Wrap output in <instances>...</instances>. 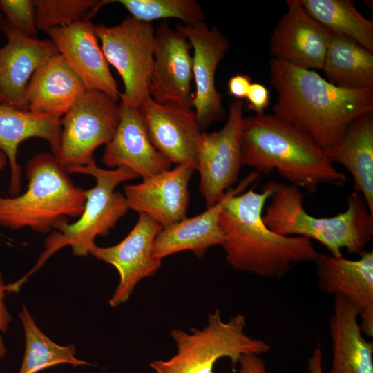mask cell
<instances>
[{
  "mask_svg": "<svg viewBox=\"0 0 373 373\" xmlns=\"http://www.w3.org/2000/svg\"><path fill=\"white\" fill-rule=\"evenodd\" d=\"M269 71L278 93L273 114L307 133L325 152L339 142L354 119L373 113V88H341L315 70L274 58Z\"/></svg>",
  "mask_w": 373,
  "mask_h": 373,
  "instance_id": "obj_1",
  "label": "cell"
},
{
  "mask_svg": "<svg viewBox=\"0 0 373 373\" xmlns=\"http://www.w3.org/2000/svg\"><path fill=\"white\" fill-rule=\"evenodd\" d=\"M271 193L269 182L261 193L252 187L231 196L221 209L219 226L225 236L222 245L225 260L231 267L264 278L280 279L294 265L314 262L319 252L312 240L279 235L265 225L262 213Z\"/></svg>",
  "mask_w": 373,
  "mask_h": 373,
  "instance_id": "obj_2",
  "label": "cell"
},
{
  "mask_svg": "<svg viewBox=\"0 0 373 373\" xmlns=\"http://www.w3.org/2000/svg\"><path fill=\"white\" fill-rule=\"evenodd\" d=\"M240 151L242 166L258 173L276 171L290 184L311 193L321 184L342 186L347 180L311 137L274 114L243 118Z\"/></svg>",
  "mask_w": 373,
  "mask_h": 373,
  "instance_id": "obj_3",
  "label": "cell"
},
{
  "mask_svg": "<svg viewBox=\"0 0 373 373\" xmlns=\"http://www.w3.org/2000/svg\"><path fill=\"white\" fill-rule=\"evenodd\" d=\"M272 193L262 213L265 225L285 236H303L324 245L330 254L343 256L341 249L361 255L373 236V215L362 195L355 191L347 198V209L332 217L317 218L304 207L300 189L284 182H269Z\"/></svg>",
  "mask_w": 373,
  "mask_h": 373,
  "instance_id": "obj_4",
  "label": "cell"
},
{
  "mask_svg": "<svg viewBox=\"0 0 373 373\" xmlns=\"http://www.w3.org/2000/svg\"><path fill=\"white\" fill-rule=\"evenodd\" d=\"M26 173L28 184L23 193L0 197L1 227L45 233L68 217L80 216L86 190L73 184L52 153L35 154L26 164Z\"/></svg>",
  "mask_w": 373,
  "mask_h": 373,
  "instance_id": "obj_5",
  "label": "cell"
},
{
  "mask_svg": "<svg viewBox=\"0 0 373 373\" xmlns=\"http://www.w3.org/2000/svg\"><path fill=\"white\" fill-rule=\"evenodd\" d=\"M68 173L92 175L95 179V185L86 190V200L79 219L71 224L67 223V220L60 222L55 227L56 230L45 240L46 250L30 273L67 245L71 247L75 256L88 255L95 244V239L106 236L128 210L124 195L115 191V187L123 182L138 178L126 168L104 169L96 165L95 162L71 169Z\"/></svg>",
  "mask_w": 373,
  "mask_h": 373,
  "instance_id": "obj_6",
  "label": "cell"
},
{
  "mask_svg": "<svg viewBox=\"0 0 373 373\" xmlns=\"http://www.w3.org/2000/svg\"><path fill=\"white\" fill-rule=\"evenodd\" d=\"M245 327L244 315L224 321L220 310L216 309L208 314L202 329L191 328L190 333L171 331L177 352L169 359L151 362L150 366L155 373H213L214 365L222 358H230L234 367L243 354L267 353L270 345L246 334Z\"/></svg>",
  "mask_w": 373,
  "mask_h": 373,
  "instance_id": "obj_7",
  "label": "cell"
},
{
  "mask_svg": "<svg viewBox=\"0 0 373 373\" xmlns=\"http://www.w3.org/2000/svg\"><path fill=\"white\" fill-rule=\"evenodd\" d=\"M95 32L107 62L115 68L124 83L120 102L139 109L151 97L149 86L155 46L152 23L128 17L112 26L95 25Z\"/></svg>",
  "mask_w": 373,
  "mask_h": 373,
  "instance_id": "obj_8",
  "label": "cell"
},
{
  "mask_svg": "<svg viewBox=\"0 0 373 373\" xmlns=\"http://www.w3.org/2000/svg\"><path fill=\"white\" fill-rule=\"evenodd\" d=\"M120 119L117 102L96 90H86L61 119L57 159L68 172L95 162V150L113 137Z\"/></svg>",
  "mask_w": 373,
  "mask_h": 373,
  "instance_id": "obj_9",
  "label": "cell"
},
{
  "mask_svg": "<svg viewBox=\"0 0 373 373\" xmlns=\"http://www.w3.org/2000/svg\"><path fill=\"white\" fill-rule=\"evenodd\" d=\"M243 118V102L236 99L229 106L223 127L202 133L195 170L200 173L198 190L207 209L216 204L238 180L242 166L240 137Z\"/></svg>",
  "mask_w": 373,
  "mask_h": 373,
  "instance_id": "obj_10",
  "label": "cell"
},
{
  "mask_svg": "<svg viewBox=\"0 0 373 373\" xmlns=\"http://www.w3.org/2000/svg\"><path fill=\"white\" fill-rule=\"evenodd\" d=\"M162 229L149 216L138 213L136 224L119 243L106 247L95 244L91 248L89 254L113 265L119 273V283L108 301L111 307L126 303L137 283L153 276L160 268L162 260L152 256V248Z\"/></svg>",
  "mask_w": 373,
  "mask_h": 373,
  "instance_id": "obj_11",
  "label": "cell"
},
{
  "mask_svg": "<svg viewBox=\"0 0 373 373\" xmlns=\"http://www.w3.org/2000/svg\"><path fill=\"white\" fill-rule=\"evenodd\" d=\"M193 49V79L195 91L193 108L202 130L213 122L222 120L226 111L222 105V95L216 86V72L229 49L224 35L216 26L205 22L193 25H177Z\"/></svg>",
  "mask_w": 373,
  "mask_h": 373,
  "instance_id": "obj_12",
  "label": "cell"
},
{
  "mask_svg": "<svg viewBox=\"0 0 373 373\" xmlns=\"http://www.w3.org/2000/svg\"><path fill=\"white\" fill-rule=\"evenodd\" d=\"M149 138L171 164L196 168L203 130L195 111L175 104H162L151 97L139 108Z\"/></svg>",
  "mask_w": 373,
  "mask_h": 373,
  "instance_id": "obj_13",
  "label": "cell"
},
{
  "mask_svg": "<svg viewBox=\"0 0 373 373\" xmlns=\"http://www.w3.org/2000/svg\"><path fill=\"white\" fill-rule=\"evenodd\" d=\"M154 61L149 90L162 104H175L193 108L191 45L178 29L162 23L155 30Z\"/></svg>",
  "mask_w": 373,
  "mask_h": 373,
  "instance_id": "obj_14",
  "label": "cell"
},
{
  "mask_svg": "<svg viewBox=\"0 0 373 373\" xmlns=\"http://www.w3.org/2000/svg\"><path fill=\"white\" fill-rule=\"evenodd\" d=\"M286 3L287 10L271 34V58L300 68L322 70L332 32L313 19L298 0Z\"/></svg>",
  "mask_w": 373,
  "mask_h": 373,
  "instance_id": "obj_15",
  "label": "cell"
},
{
  "mask_svg": "<svg viewBox=\"0 0 373 373\" xmlns=\"http://www.w3.org/2000/svg\"><path fill=\"white\" fill-rule=\"evenodd\" d=\"M358 260L318 253L314 260L318 285L327 294L341 295L358 310L361 332L373 336V252Z\"/></svg>",
  "mask_w": 373,
  "mask_h": 373,
  "instance_id": "obj_16",
  "label": "cell"
},
{
  "mask_svg": "<svg viewBox=\"0 0 373 373\" xmlns=\"http://www.w3.org/2000/svg\"><path fill=\"white\" fill-rule=\"evenodd\" d=\"M86 89L101 91L118 102L121 93L113 77L90 19L46 31Z\"/></svg>",
  "mask_w": 373,
  "mask_h": 373,
  "instance_id": "obj_17",
  "label": "cell"
},
{
  "mask_svg": "<svg viewBox=\"0 0 373 373\" xmlns=\"http://www.w3.org/2000/svg\"><path fill=\"white\" fill-rule=\"evenodd\" d=\"M1 29L7 41L0 48V104L27 111V87L33 73L59 51L50 39L26 36L4 18Z\"/></svg>",
  "mask_w": 373,
  "mask_h": 373,
  "instance_id": "obj_18",
  "label": "cell"
},
{
  "mask_svg": "<svg viewBox=\"0 0 373 373\" xmlns=\"http://www.w3.org/2000/svg\"><path fill=\"white\" fill-rule=\"evenodd\" d=\"M195 169L177 165L141 183L124 186L128 209L144 213L163 228L186 218L189 203V184Z\"/></svg>",
  "mask_w": 373,
  "mask_h": 373,
  "instance_id": "obj_19",
  "label": "cell"
},
{
  "mask_svg": "<svg viewBox=\"0 0 373 373\" xmlns=\"http://www.w3.org/2000/svg\"><path fill=\"white\" fill-rule=\"evenodd\" d=\"M119 104L120 119L113 137L105 145L104 165L126 168L142 180L170 169L172 164L151 144L139 109Z\"/></svg>",
  "mask_w": 373,
  "mask_h": 373,
  "instance_id": "obj_20",
  "label": "cell"
},
{
  "mask_svg": "<svg viewBox=\"0 0 373 373\" xmlns=\"http://www.w3.org/2000/svg\"><path fill=\"white\" fill-rule=\"evenodd\" d=\"M259 175L255 171L250 173L236 188H230L214 206L194 217H186L163 228L153 241L152 256L162 260L173 254L189 250L201 258L209 247L222 246L225 236L219 226V217L224 202L231 196L244 192L258 180Z\"/></svg>",
  "mask_w": 373,
  "mask_h": 373,
  "instance_id": "obj_21",
  "label": "cell"
},
{
  "mask_svg": "<svg viewBox=\"0 0 373 373\" xmlns=\"http://www.w3.org/2000/svg\"><path fill=\"white\" fill-rule=\"evenodd\" d=\"M61 128L60 117L0 104V151L6 155L10 166V196L19 195L21 189L22 169L17 159L19 144L32 137L44 139L57 157Z\"/></svg>",
  "mask_w": 373,
  "mask_h": 373,
  "instance_id": "obj_22",
  "label": "cell"
},
{
  "mask_svg": "<svg viewBox=\"0 0 373 373\" xmlns=\"http://www.w3.org/2000/svg\"><path fill=\"white\" fill-rule=\"evenodd\" d=\"M86 90L82 79L59 52L33 73L27 87V111L61 117Z\"/></svg>",
  "mask_w": 373,
  "mask_h": 373,
  "instance_id": "obj_23",
  "label": "cell"
},
{
  "mask_svg": "<svg viewBox=\"0 0 373 373\" xmlns=\"http://www.w3.org/2000/svg\"><path fill=\"white\" fill-rule=\"evenodd\" d=\"M357 309L335 295L329 321L332 361L328 373H373V343L361 332Z\"/></svg>",
  "mask_w": 373,
  "mask_h": 373,
  "instance_id": "obj_24",
  "label": "cell"
},
{
  "mask_svg": "<svg viewBox=\"0 0 373 373\" xmlns=\"http://www.w3.org/2000/svg\"><path fill=\"white\" fill-rule=\"evenodd\" d=\"M326 154L333 164H340L350 173L354 191L362 195L373 215L372 113L354 119L339 142Z\"/></svg>",
  "mask_w": 373,
  "mask_h": 373,
  "instance_id": "obj_25",
  "label": "cell"
},
{
  "mask_svg": "<svg viewBox=\"0 0 373 373\" xmlns=\"http://www.w3.org/2000/svg\"><path fill=\"white\" fill-rule=\"evenodd\" d=\"M322 70L336 86L373 88V52L343 35L332 32Z\"/></svg>",
  "mask_w": 373,
  "mask_h": 373,
  "instance_id": "obj_26",
  "label": "cell"
},
{
  "mask_svg": "<svg viewBox=\"0 0 373 373\" xmlns=\"http://www.w3.org/2000/svg\"><path fill=\"white\" fill-rule=\"evenodd\" d=\"M307 12L329 30L373 52V23L350 0H298Z\"/></svg>",
  "mask_w": 373,
  "mask_h": 373,
  "instance_id": "obj_27",
  "label": "cell"
},
{
  "mask_svg": "<svg viewBox=\"0 0 373 373\" xmlns=\"http://www.w3.org/2000/svg\"><path fill=\"white\" fill-rule=\"evenodd\" d=\"M19 316L25 334V351L18 373H37L47 367L68 363L73 366L90 365L76 358L73 344L59 345L50 340L37 326L25 305Z\"/></svg>",
  "mask_w": 373,
  "mask_h": 373,
  "instance_id": "obj_28",
  "label": "cell"
},
{
  "mask_svg": "<svg viewBox=\"0 0 373 373\" xmlns=\"http://www.w3.org/2000/svg\"><path fill=\"white\" fill-rule=\"evenodd\" d=\"M131 15V17L145 22L175 18L184 25L204 22L205 14L195 0H119Z\"/></svg>",
  "mask_w": 373,
  "mask_h": 373,
  "instance_id": "obj_29",
  "label": "cell"
},
{
  "mask_svg": "<svg viewBox=\"0 0 373 373\" xmlns=\"http://www.w3.org/2000/svg\"><path fill=\"white\" fill-rule=\"evenodd\" d=\"M109 0H34L36 25L38 30L70 25L90 19L103 6L114 2Z\"/></svg>",
  "mask_w": 373,
  "mask_h": 373,
  "instance_id": "obj_30",
  "label": "cell"
},
{
  "mask_svg": "<svg viewBox=\"0 0 373 373\" xmlns=\"http://www.w3.org/2000/svg\"><path fill=\"white\" fill-rule=\"evenodd\" d=\"M0 10L14 29L31 38H37L34 0H0Z\"/></svg>",
  "mask_w": 373,
  "mask_h": 373,
  "instance_id": "obj_31",
  "label": "cell"
},
{
  "mask_svg": "<svg viewBox=\"0 0 373 373\" xmlns=\"http://www.w3.org/2000/svg\"><path fill=\"white\" fill-rule=\"evenodd\" d=\"M247 108L256 115H262L270 104V96L266 86L260 83H251L247 97Z\"/></svg>",
  "mask_w": 373,
  "mask_h": 373,
  "instance_id": "obj_32",
  "label": "cell"
},
{
  "mask_svg": "<svg viewBox=\"0 0 373 373\" xmlns=\"http://www.w3.org/2000/svg\"><path fill=\"white\" fill-rule=\"evenodd\" d=\"M6 291L7 285L4 283L3 275L0 270V362L6 356L7 353L1 334L7 332L9 325L12 321V316L4 302Z\"/></svg>",
  "mask_w": 373,
  "mask_h": 373,
  "instance_id": "obj_33",
  "label": "cell"
},
{
  "mask_svg": "<svg viewBox=\"0 0 373 373\" xmlns=\"http://www.w3.org/2000/svg\"><path fill=\"white\" fill-rule=\"evenodd\" d=\"M251 83L249 75L237 73L231 76L227 82L228 93L238 100L245 99Z\"/></svg>",
  "mask_w": 373,
  "mask_h": 373,
  "instance_id": "obj_34",
  "label": "cell"
},
{
  "mask_svg": "<svg viewBox=\"0 0 373 373\" xmlns=\"http://www.w3.org/2000/svg\"><path fill=\"white\" fill-rule=\"evenodd\" d=\"M239 373H267L263 359L255 354L242 355L238 362Z\"/></svg>",
  "mask_w": 373,
  "mask_h": 373,
  "instance_id": "obj_35",
  "label": "cell"
},
{
  "mask_svg": "<svg viewBox=\"0 0 373 373\" xmlns=\"http://www.w3.org/2000/svg\"><path fill=\"white\" fill-rule=\"evenodd\" d=\"M323 352L320 345H317L307 361L308 373H323L322 367Z\"/></svg>",
  "mask_w": 373,
  "mask_h": 373,
  "instance_id": "obj_36",
  "label": "cell"
},
{
  "mask_svg": "<svg viewBox=\"0 0 373 373\" xmlns=\"http://www.w3.org/2000/svg\"><path fill=\"white\" fill-rule=\"evenodd\" d=\"M7 162L8 160L6 155L1 151H0V170L4 169Z\"/></svg>",
  "mask_w": 373,
  "mask_h": 373,
  "instance_id": "obj_37",
  "label": "cell"
},
{
  "mask_svg": "<svg viewBox=\"0 0 373 373\" xmlns=\"http://www.w3.org/2000/svg\"><path fill=\"white\" fill-rule=\"evenodd\" d=\"M3 19V15L0 12V30H1V23H2Z\"/></svg>",
  "mask_w": 373,
  "mask_h": 373,
  "instance_id": "obj_38",
  "label": "cell"
}]
</instances>
